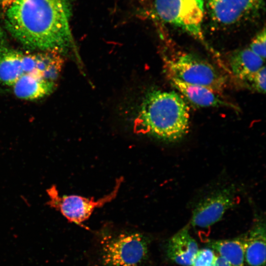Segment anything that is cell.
Returning a JSON list of instances; mask_svg holds the SVG:
<instances>
[{
  "mask_svg": "<svg viewBox=\"0 0 266 266\" xmlns=\"http://www.w3.org/2000/svg\"><path fill=\"white\" fill-rule=\"evenodd\" d=\"M199 250L197 241L190 233L189 224L171 236L166 246L168 258L182 266H191Z\"/></svg>",
  "mask_w": 266,
  "mask_h": 266,
  "instance_id": "30bf717a",
  "label": "cell"
},
{
  "mask_svg": "<svg viewBox=\"0 0 266 266\" xmlns=\"http://www.w3.org/2000/svg\"><path fill=\"white\" fill-rule=\"evenodd\" d=\"M169 78L190 84L207 87L220 93L226 86V79L214 66L191 53H178L165 59Z\"/></svg>",
  "mask_w": 266,
  "mask_h": 266,
  "instance_id": "277c9868",
  "label": "cell"
},
{
  "mask_svg": "<svg viewBox=\"0 0 266 266\" xmlns=\"http://www.w3.org/2000/svg\"><path fill=\"white\" fill-rule=\"evenodd\" d=\"M205 0H155L156 12L164 22L203 41L202 23Z\"/></svg>",
  "mask_w": 266,
  "mask_h": 266,
  "instance_id": "5b68a950",
  "label": "cell"
},
{
  "mask_svg": "<svg viewBox=\"0 0 266 266\" xmlns=\"http://www.w3.org/2000/svg\"><path fill=\"white\" fill-rule=\"evenodd\" d=\"M263 0H207L211 20L223 27L234 26L257 14Z\"/></svg>",
  "mask_w": 266,
  "mask_h": 266,
  "instance_id": "ba28073f",
  "label": "cell"
},
{
  "mask_svg": "<svg viewBox=\"0 0 266 266\" xmlns=\"http://www.w3.org/2000/svg\"><path fill=\"white\" fill-rule=\"evenodd\" d=\"M5 24L28 49L62 55L77 50L63 0H16L6 12Z\"/></svg>",
  "mask_w": 266,
  "mask_h": 266,
  "instance_id": "6da1fadb",
  "label": "cell"
},
{
  "mask_svg": "<svg viewBox=\"0 0 266 266\" xmlns=\"http://www.w3.org/2000/svg\"><path fill=\"white\" fill-rule=\"evenodd\" d=\"M265 62L248 47L233 51L228 59L231 73L242 82L264 66Z\"/></svg>",
  "mask_w": 266,
  "mask_h": 266,
  "instance_id": "4fadbf2b",
  "label": "cell"
},
{
  "mask_svg": "<svg viewBox=\"0 0 266 266\" xmlns=\"http://www.w3.org/2000/svg\"><path fill=\"white\" fill-rule=\"evenodd\" d=\"M212 266H232L224 258L217 255Z\"/></svg>",
  "mask_w": 266,
  "mask_h": 266,
  "instance_id": "7402d4cb",
  "label": "cell"
},
{
  "mask_svg": "<svg viewBox=\"0 0 266 266\" xmlns=\"http://www.w3.org/2000/svg\"><path fill=\"white\" fill-rule=\"evenodd\" d=\"M266 30L264 28L254 38L248 48L255 54L265 60L266 59Z\"/></svg>",
  "mask_w": 266,
  "mask_h": 266,
  "instance_id": "d6986e66",
  "label": "cell"
},
{
  "mask_svg": "<svg viewBox=\"0 0 266 266\" xmlns=\"http://www.w3.org/2000/svg\"><path fill=\"white\" fill-rule=\"evenodd\" d=\"M243 82L248 87L262 94L266 92V66L248 77Z\"/></svg>",
  "mask_w": 266,
  "mask_h": 266,
  "instance_id": "e0dca14e",
  "label": "cell"
},
{
  "mask_svg": "<svg viewBox=\"0 0 266 266\" xmlns=\"http://www.w3.org/2000/svg\"><path fill=\"white\" fill-rule=\"evenodd\" d=\"M22 52L6 47L0 50V83L13 86L24 74L22 67Z\"/></svg>",
  "mask_w": 266,
  "mask_h": 266,
  "instance_id": "5bb4252c",
  "label": "cell"
},
{
  "mask_svg": "<svg viewBox=\"0 0 266 266\" xmlns=\"http://www.w3.org/2000/svg\"><path fill=\"white\" fill-rule=\"evenodd\" d=\"M150 240L137 231L104 229L97 235L96 266H143Z\"/></svg>",
  "mask_w": 266,
  "mask_h": 266,
  "instance_id": "3957f363",
  "label": "cell"
},
{
  "mask_svg": "<svg viewBox=\"0 0 266 266\" xmlns=\"http://www.w3.org/2000/svg\"><path fill=\"white\" fill-rule=\"evenodd\" d=\"M15 0H0V10L6 12Z\"/></svg>",
  "mask_w": 266,
  "mask_h": 266,
  "instance_id": "44dd1931",
  "label": "cell"
},
{
  "mask_svg": "<svg viewBox=\"0 0 266 266\" xmlns=\"http://www.w3.org/2000/svg\"><path fill=\"white\" fill-rule=\"evenodd\" d=\"M36 67L35 54H23L22 67L24 74H33Z\"/></svg>",
  "mask_w": 266,
  "mask_h": 266,
  "instance_id": "ffe728a7",
  "label": "cell"
},
{
  "mask_svg": "<svg viewBox=\"0 0 266 266\" xmlns=\"http://www.w3.org/2000/svg\"><path fill=\"white\" fill-rule=\"evenodd\" d=\"M13 87L15 96L23 100H39L50 95L55 89V82L41 77L24 74Z\"/></svg>",
  "mask_w": 266,
  "mask_h": 266,
  "instance_id": "7c38bea8",
  "label": "cell"
},
{
  "mask_svg": "<svg viewBox=\"0 0 266 266\" xmlns=\"http://www.w3.org/2000/svg\"><path fill=\"white\" fill-rule=\"evenodd\" d=\"M209 246L232 266H246L242 235L231 239L213 240Z\"/></svg>",
  "mask_w": 266,
  "mask_h": 266,
  "instance_id": "9a60e30c",
  "label": "cell"
},
{
  "mask_svg": "<svg viewBox=\"0 0 266 266\" xmlns=\"http://www.w3.org/2000/svg\"><path fill=\"white\" fill-rule=\"evenodd\" d=\"M123 181L122 177L116 180L113 190L108 194L95 200L76 195L60 196L55 187L47 191L51 207L59 211L69 221L79 224L89 218L94 209L111 201L117 195Z\"/></svg>",
  "mask_w": 266,
  "mask_h": 266,
  "instance_id": "8992f818",
  "label": "cell"
},
{
  "mask_svg": "<svg viewBox=\"0 0 266 266\" xmlns=\"http://www.w3.org/2000/svg\"><path fill=\"white\" fill-rule=\"evenodd\" d=\"M172 85L192 104L199 107L226 106L235 108L227 100L222 93L205 86L183 82L174 78H169Z\"/></svg>",
  "mask_w": 266,
  "mask_h": 266,
  "instance_id": "9c48e42d",
  "label": "cell"
},
{
  "mask_svg": "<svg viewBox=\"0 0 266 266\" xmlns=\"http://www.w3.org/2000/svg\"><path fill=\"white\" fill-rule=\"evenodd\" d=\"M217 255L211 248L199 249L196 254L191 266H212Z\"/></svg>",
  "mask_w": 266,
  "mask_h": 266,
  "instance_id": "ac0fdd59",
  "label": "cell"
},
{
  "mask_svg": "<svg viewBox=\"0 0 266 266\" xmlns=\"http://www.w3.org/2000/svg\"><path fill=\"white\" fill-rule=\"evenodd\" d=\"M245 262L250 266H265L266 263V226L258 221L242 235Z\"/></svg>",
  "mask_w": 266,
  "mask_h": 266,
  "instance_id": "8fae6325",
  "label": "cell"
},
{
  "mask_svg": "<svg viewBox=\"0 0 266 266\" xmlns=\"http://www.w3.org/2000/svg\"><path fill=\"white\" fill-rule=\"evenodd\" d=\"M36 67L33 74L55 82L59 77L64 64L62 55L45 51L35 54Z\"/></svg>",
  "mask_w": 266,
  "mask_h": 266,
  "instance_id": "2e32d148",
  "label": "cell"
},
{
  "mask_svg": "<svg viewBox=\"0 0 266 266\" xmlns=\"http://www.w3.org/2000/svg\"><path fill=\"white\" fill-rule=\"evenodd\" d=\"M236 203L234 187L219 189L200 200L192 212L191 224L205 228L221 219L225 212Z\"/></svg>",
  "mask_w": 266,
  "mask_h": 266,
  "instance_id": "52a82bcc",
  "label": "cell"
},
{
  "mask_svg": "<svg viewBox=\"0 0 266 266\" xmlns=\"http://www.w3.org/2000/svg\"><path fill=\"white\" fill-rule=\"evenodd\" d=\"M189 107L174 91L152 90L145 95L134 120L136 133L167 142L181 139L188 132Z\"/></svg>",
  "mask_w": 266,
  "mask_h": 266,
  "instance_id": "7a4b0ae2",
  "label": "cell"
},
{
  "mask_svg": "<svg viewBox=\"0 0 266 266\" xmlns=\"http://www.w3.org/2000/svg\"><path fill=\"white\" fill-rule=\"evenodd\" d=\"M5 37L4 34L0 27V50L5 46Z\"/></svg>",
  "mask_w": 266,
  "mask_h": 266,
  "instance_id": "603a6c76",
  "label": "cell"
}]
</instances>
